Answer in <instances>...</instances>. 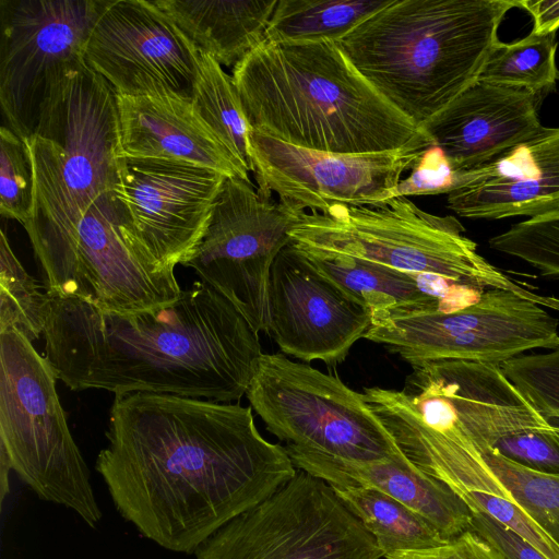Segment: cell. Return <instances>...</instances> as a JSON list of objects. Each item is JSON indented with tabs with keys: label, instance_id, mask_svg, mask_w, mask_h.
Returning a JSON list of instances; mask_svg holds the SVG:
<instances>
[{
	"label": "cell",
	"instance_id": "1",
	"mask_svg": "<svg viewBox=\"0 0 559 559\" xmlns=\"http://www.w3.org/2000/svg\"><path fill=\"white\" fill-rule=\"evenodd\" d=\"M95 469L117 512L164 549L194 554L298 472L251 406L171 394L115 396Z\"/></svg>",
	"mask_w": 559,
	"mask_h": 559
},
{
	"label": "cell",
	"instance_id": "2",
	"mask_svg": "<svg viewBox=\"0 0 559 559\" xmlns=\"http://www.w3.org/2000/svg\"><path fill=\"white\" fill-rule=\"evenodd\" d=\"M43 336L58 380L115 396L239 401L263 354L259 333L203 281L171 305L132 313L48 295Z\"/></svg>",
	"mask_w": 559,
	"mask_h": 559
},
{
	"label": "cell",
	"instance_id": "3",
	"mask_svg": "<svg viewBox=\"0 0 559 559\" xmlns=\"http://www.w3.org/2000/svg\"><path fill=\"white\" fill-rule=\"evenodd\" d=\"M231 78L251 130L295 146L379 153L402 148L423 134L335 41L263 40Z\"/></svg>",
	"mask_w": 559,
	"mask_h": 559
},
{
	"label": "cell",
	"instance_id": "4",
	"mask_svg": "<svg viewBox=\"0 0 559 559\" xmlns=\"http://www.w3.org/2000/svg\"><path fill=\"white\" fill-rule=\"evenodd\" d=\"M515 0H392L336 41L418 129L478 80Z\"/></svg>",
	"mask_w": 559,
	"mask_h": 559
},
{
	"label": "cell",
	"instance_id": "5",
	"mask_svg": "<svg viewBox=\"0 0 559 559\" xmlns=\"http://www.w3.org/2000/svg\"><path fill=\"white\" fill-rule=\"evenodd\" d=\"M34 167V205L24 225L39 258L62 243L87 209L120 183L117 94L87 64L69 72L43 103L26 139Z\"/></svg>",
	"mask_w": 559,
	"mask_h": 559
},
{
	"label": "cell",
	"instance_id": "6",
	"mask_svg": "<svg viewBox=\"0 0 559 559\" xmlns=\"http://www.w3.org/2000/svg\"><path fill=\"white\" fill-rule=\"evenodd\" d=\"M464 231L454 216L430 214L408 198L396 197L377 206L334 205L305 212L289 236L301 248L509 290L559 311L558 297L535 293L492 265Z\"/></svg>",
	"mask_w": 559,
	"mask_h": 559
},
{
	"label": "cell",
	"instance_id": "7",
	"mask_svg": "<svg viewBox=\"0 0 559 559\" xmlns=\"http://www.w3.org/2000/svg\"><path fill=\"white\" fill-rule=\"evenodd\" d=\"M48 359L14 330L0 333V452L44 501L96 528L103 513L60 403Z\"/></svg>",
	"mask_w": 559,
	"mask_h": 559
},
{
	"label": "cell",
	"instance_id": "8",
	"mask_svg": "<svg viewBox=\"0 0 559 559\" xmlns=\"http://www.w3.org/2000/svg\"><path fill=\"white\" fill-rule=\"evenodd\" d=\"M246 396L286 444L355 462L404 456L364 393L284 354H262Z\"/></svg>",
	"mask_w": 559,
	"mask_h": 559
},
{
	"label": "cell",
	"instance_id": "9",
	"mask_svg": "<svg viewBox=\"0 0 559 559\" xmlns=\"http://www.w3.org/2000/svg\"><path fill=\"white\" fill-rule=\"evenodd\" d=\"M37 260L49 296L104 311L156 309L182 292L175 271L162 269L147 253L116 190L102 194L72 234Z\"/></svg>",
	"mask_w": 559,
	"mask_h": 559
},
{
	"label": "cell",
	"instance_id": "10",
	"mask_svg": "<svg viewBox=\"0 0 559 559\" xmlns=\"http://www.w3.org/2000/svg\"><path fill=\"white\" fill-rule=\"evenodd\" d=\"M195 559H381L373 536L321 478L298 469L207 537Z\"/></svg>",
	"mask_w": 559,
	"mask_h": 559
},
{
	"label": "cell",
	"instance_id": "11",
	"mask_svg": "<svg viewBox=\"0 0 559 559\" xmlns=\"http://www.w3.org/2000/svg\"><path fill=\"white\" fill-rule=\"evenodd\" d=\"M304 213L251 182L226 177L206 230L185 266L226 297L258 333H269L271 267L292 242L289 233Z\"/></svg>",
	"mask_w": 559,
	"mask_h": 559
},
{
	"label": "cell",
	"instance_id": "12",
	"mask_svg": "<svg viewBox=\"0 0 559 559\" xmlns=\"http://www.w3.org/2000/svg\"><path fill=\"white\" fill-rule=\"evenodd\" d=\"M558 326L545 307L509 290L488 289L464 309L392 318L371 325L364 338L411 366L438 360L501 365L527 350L556 347Z\"/></svg>",
	"mask_w": 559,
	"mask_h": 559
},
{
	"label": "cell",
	"instance_id": "13",
	"mask_svg": "<svg viewBox=\"0 0 559 559\" xmlns=\"http://www.w3.org/2000/svg\"><path fill=\"white\" fill-rule=\"evenodd\" d=\"M111 0H0V104L8 128L34 134L50 91L85 64L91 31Z\"/></svg>",
	"mask_w": 559,
	"mask_h": 559
},
{
	"label": "cell",
	"instance_id": "14",
	"mask_svg": "<svg viewBox=\"0 0 559 559\" xmlns=\"http://www.w3.org/2000/svg\"><path fill=\"white\" fill-rule=\"evenodd\" d=\"M423 132V131H421ZM431 141L423 134L394 151L338 154L295 146L255 130L250 152L258 191L298 210L323 212L334 205L377 206L393 199Z\"/></svg>",
	"mask_w": 559,
	"mask_h": 559
},
{
	"label": "cell",
	"instance_id": "15",
	"mask_svg": "<svg viewBox=\"0 0 559 559\" xmlns=\"http://www.w3.org/2000/svg\"><path fill=\"white\" fill-rule=\"evenodd\" d=\"M198 48L151 0H111L95 22L84 59L124 96L191 99Z\"/></svg>",
	"mask_w": 559,
	"mask_h": 559
},
{
	"label": "cell",
	"instance_id": "16",
	"mask_svg": "<svg viewBox=\"0 0 559 559\" xmlns=\"http://www.w3.org/2000/svg\"><path fill=\"white\" fill-rule=\"evenodd\" d=\"M269 333L284 355L342 364L371 326L369 310L321 274L294 243L276 255L269 283Z\"/></svg>",
	"mask_w": 559,
	"mask_h": 559
},
{
	"label": "cell",
	"instance_id": "17",
	"mask_svg": "<svg viewBox=\"0 0 559 559\" xmlns=\"http://www.w3.org/2000/svg\"><path fill=\"white\" fill-rule=\"evenodd\" d=\"M225 178L188 163L124 156L116 192L162 269L174 271L191 260Z\"/></svg>",
	"mask_w": 559,
	"mask_h": 559
},
{
	"label": "cell",
	"instance_id": "18",
	"mask_svg": "<svg viewBox=\"0 0 559 559\" xmlns=\"http://www.w3.org/2000/svg\"><path fill=\"white\" fill-rule=\"evenodd\" d=\"M545 95L477 80L419 129L456 171L471 170L543 129Z\"/></svg>",
	"mask_w": 559,
	"mask_h": 559
},
{
	"label": "cell",
	"instance_id": "19",
	"mask_svg": "<svg viewBox=\"0 0 559 559\" xmlns=\"http://www.w3.org/2000/svg\"><path fill=\"white\" fill-rule=\"evenodd\" d=\"M448 207L466 218H530L559 211V128H547L462 171Z\"/></svg>",
	"mask_w": 559,
	"mask_h": 559
},
{
	"label": "cell",
	"instance_id": "20",
	"mask_svg": "<svg viewBox=\"0 0 559 559\" xmlns=\"http://www.w3.org/2000/svg\"><path fill=\"white\" fill-rule=\"evenodd\" d=\"M117 109L124 156L188 163L251 182L249 171L205 123L191 99L117 94Z\"/></svg>",
	"mask_w": 559,
	"mask_h": 559
},
{
	"label": "cell",
	"instance_id": "21",
	"mask_svg": "<svg viewBox=\"0 0 559 559\" xmlns=\"http://www.w3.org/2000/svg\"><path fill=\"white\" fill-rule=\"evenodd\" d=\"M297 469L331 486L373 488L406 506L450 540L471 527L468 506L449 486L420 472L403 456L355 462L286 444Z\"/></svg>",
	"mask_w": 559,
	"mask_h": 559
},
{
	"label": "cell",
	"instance_id": "22",
	"mask_svg": "<svg viewBox=\"0 0 559 559\" xmlns=\"http://www.w3.org/2000/svg\"><path fill=\"white\" fill-rule=\"evenodd\" d=\"M189 40L231 70L265 39L278 0H151Z\"/></svg>",
	"mask_w": 559,
	"mask_h": 559
},
{
	"label": "cell",
	"instance_id": "23",
	"mask_svg": "<svg viewBox=\"0 0 559 559\" xmlns=\"http://www.w3.org/2000/svg\"><path fill=\"white\" fill-rule=\"evenodd\" d=\"M298 248L321 274L369 310L371 325L406 314L439 311V302L421 292L414 274L355 257Z\"/></svg>",
	"mask_w": 559,
	"mask_h": 559
},
{
	"label": "cell",
	"instance_id": "24",
	"mask_svg": "<svg viewBox=\"0 0 559 559\" xmlns=\"http://www.w3.org/2000/svg\"><path fill=\"white\" fill-rule=\"evenodd\" d=\"M331 487L373 536L384 557L433 548L448 542L429 521L379 490L359 486Z\"/></svg>",
	"mask_w": 559,
	"mask_h": 559
},
{
	"label": "cell",
	"instance_id": "25",
	"mask_svg": "<svg viewBox=\"0 0 559 559\" xmlns=\"http://www.w3.org/2000/svg\"><path fill=\"white\" fill-rule=\"evenodd\" d=\"M392 0H278L269 41H338Z\"/></svg>",
	"mask_w": 559,
	"mask_h": 559
},
{
	"label": "cell",
	"instance_id": "26",
	"mask_svg": "<svg viewBox=\"0 0 559 559\" xmlns=\"http://www.w3.org/2000/svg\"><path fill=\"white\" fill-rule=\"evenodd\" d=\"M191 100L205 123L236 160L250 173L251 128L245 117L233 78L214 58L200 50Z\"/></svg>",
	"mask_w": 559,
	"mask_h": 559
},
{
	"label": "cell",
	"instance_id": "27",
	"mask_svg": "<svg viewBox=\"0 0 559 559\" xmlns=\"http://www.w3.org/2000/svg\"><path fill=\"white\" fill-rule=\"evenodd\" d=\"M556 33L500 40L491 48L478 80L548 94L559 80Z\"/></svg>",
	"mask_w": 559,
	"mask_h": 559
},
{
	"label": "cell",
	"instance_id": "28",
	"mask_svg": "<svg viewBox=\"0 0 559 559\" xmlns=\"http://www.w3.org/2000/svg\"><path fill=\"white\" fill-rule=\"evenodd\" d=\"M489 471L559 545V475L537 472L493 448H476Z\"/></svg>",
	"mask_w": 559,
	"mask_h": 559
},
{
	"label": "cell",
	"instance_id": "29",
	"mask_svg": "<svg viewBox=\"0 0 559 559\" xmlns=\"http://www.w3.org/2000/svg\"><path fill=\"white\" fill-rule=\"evenodd\" d=\"M48 294L14 254L4 230L0 233V333L14 330L33 342L44 333Z\"/></svg>",
	"mask_w": 559,
	"mask_h": 559
},
{
	"label": "cell",
	"instance_id": "30",
	"mask_svg": "<svg viewBox=\"0 0 559 559\" xmlns=\"http://www.w3.org/2000/svg\"><path fill=\"white\" fill-rule=\"evenodd\" d=\"M488 243L525 261L543 276L559 278V211L513 224Z\"/></svg>",
	"mask_w": 559,
	"mask_h": 559
},
{
	"label": "cell",
	"instance_id": "31",
	"mask_svg": "<svg viewBox=\"0 0 559 559\" xmlns=\"http://www.w3.org/2000/svg\"><path fill=\"white\" fill-rule=\"evenodd\" d=\"M34 167L26 140L7 126L0 129V213L23 226L34 205Z\"/></svg>",
	"mask_w": 559,
	"mask_h": 559
},
{
	"label": "cell",
	"instance_id": "32",
	"mask_svg": "<svg viewBox=\"0 0 559 559\" xmlns=\"http://www.w3.org/2000/svg\"><path fill=\"white\" fill-rule=\"evenodd\" d=\"M500 366L507 378L559 432V344L546 353L523 354Z\"/></svg>",
	"mask_w": 559,
	"mask_h": 559
},
{
	"label": "cell",
	"instance_id": "33",
	"mask_svg": "<svg viewBox=\"0 0 559 559\" xmlns=\"http://www.w3.org/2000/svg\"><path fill=\"white\" fill-rule=\"evenodd\" d=\"M411 170L409 176L397 183L393 198L448 194L459 185L462 174L452 167L443 152L433 144L420 155Z\"/></svg>",
	"mask_w": 559,
	"mask_h": 559
},
{
	"label": "cell",
	"instance_id": "34",
	"mask_svg": "<svg viewBox=\"0 0 559 559\" xmlns=\"http://www.w3.org/2000/svg\"><path fill=\"white\" fill-rule=\"evenodd\" d=\"M493 449L526 467L559 475V432L555 427L513 436Z\"/></svg>",
	"mask_w": 559,
	"mask_h": 559
},
{
	"label": "cell",
	"instance_id": "35",
	"mask_svg": "<svg viewBox=\"0 0 559 559\" xmlns=\"http://www.w3.org/2000/svg\"><path fill=\"white\" fill-rule=\"evenodd\" d=\"M385 559H509L497 547L468 530L443 545L414 551H400Z\"/></svg>",
	"mask_w": 559,
	"mask_h": 559
},
{
	"label": "cell",
	"instance_id": "36",
	"mask_svg": "<svg viewBox=\"0 0 559 559\" xmlns=\"http://www.w3.org/2000/svg\"><path fill=\"white\" fill-rule=\"evenodd\" d=\"M469 530L492 544L509 559H547L526 540L485 513L472 512Z\"/></svg>",
	"mask_w": 559,
	"mask_h": 559
},
{
	"label": "cell",
	"instance_id": "37",
	"mask_svg": "<svg viewBox=\"0 0 559 559\" xmlns=\"http://www.w3.org/2000/svg\"><path fill=\"white\" fill-rule=\"evenodd\" d=\"M516 7L525 10L533 19L535 35L554 34L559 28V0H520Z\"/></svg>",
	"mask_w": 559,
	"mask_h": 559
},
{
	"label": "cell",
	"instance_id": "38",
	"mask_svg": "<svg viewBox=\"0 0 559 559\" xmlns=\"http://www.w3.org/2000/svg\"><path fill=\"white\" fill-rule=\"evenodd\" d=\"M11 466L9 464L8 459L3 453L0 452V498L1 503L5 499L7 493H9V471Z\"/></svg>",
	"mask_w": 559,
	"mask_h": 559
}]
</instances>
